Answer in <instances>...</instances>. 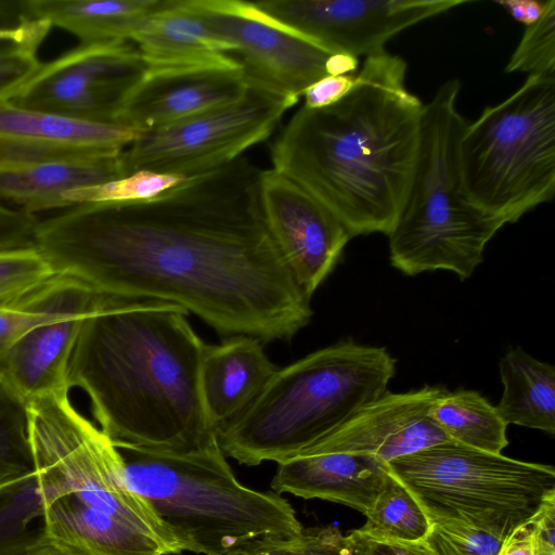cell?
<instances>
[{
    "instance_id": "cell-26",
    "label": "cell",
    "mask_w": 555,
    "mask_h": 555,
    "mask_svg": "<svg viewBox=\"0 0 555 555\" xmlns=\"http://www.w3.org/2000/svg\"><path fill=\"white\" fill-rule=\"evenodd\" d=\"M430 416L455 443L491 453H502L508 444L507 425L477 391H448L434 403Z\"/></svg>"
},
{
    "instance_id": "cell-11",
    "label": "cell",
    "mask_w": 555,
    "mask_h": 555,
    "mask_svg": "<svg viewBox=\"0 0 555 555\" xmlns=\"http://www.w3.org/2000/svg\"><path fill=\"white\" fill-rule=\"evenodd\" d=\"M145 72L138 49L127 41L80 43L42 63L9 101L30 109L116 124Z\"/></svg>"
},
{
    "instance_id": "cell-29",
    "label": "cell",
    "mask_w": 555,
    "mask_h": 555,
    "mask_svg": "<svg viewBox=\"0 0 555 555\" xmlns=\"http://www.w3.org/2000/svg\"><path fill=\"white\" fill-rule=\"evenodd\" d=\"M190 178L158 173L147 170L135 171L108 182L74 190L63 196L65 207L90 203H132L155 198L182 184Z\"/></svg>"
},
{
    "instance_id": "cell-16",
    "label": "cell",
    "mask_w": 555,
    "mask_h": 555,
    "mask_svg": "<svg viewBox=\"0 0 555 555\" xmlns=\"http://www.w3.org/2000/svg\"><path fill=\"white\" fill-rule=\"evenodd\" d=\"M140 131L18 106L0 101V165L96 158L120 153Z\"/></svg>"
},
{
    "instance_id": "cell-39",
    "label": "cell",
    "mask_w": 555,
    "mask_h": 555,
    "mask_svg": "<svg viewBox=\"0 0 555 555\" xmlns=\"http://www.w3.org/2000/svg\"><path fill=\"white\" fill-rule=\"evenodd\" d=\"M354 83L356 74L326 76L304 91V106L317 109L332 105L343 99Z\"/></svg>"
},
{
    "instance_id": "cell-21",
    "label": "cell",
    "mask_w": 555,
    "mask_h": 555,
    "mask_svg": "<svg viewBox=\"0 0 555 555\" xmlns=\"http://www.w3.org/2000/svg\"><path fill=\"white\" fill-rule=\"evenodd\" d=\"M131 40L137 43L146 70L242 69L229 55L231 47L209 30L186 0H166Z\"/></svg>"
},
{
    "instance_id": "cell-19",
    "label": "cell",
    "mask_w": 555,
    "mask_h": 555,
    "mask_svg": "<svg viewBox=\"0 0 555 555\" xmlns=\"http://www.w3.org/2000/svg\"><path fill=\"white\" fill-rule=\"evenodd\" d=\"M276 370L258 338L237 335L219 345H207L201 366V392L217 435L245 413Z\"/></svg>"
},
{
    "instance_id": "cell-37",
    "label": "cell",
    "mask_w": 555,
    "mask_h": 555,
    "mask_svg": "<svg viewBox=\"0 0 555 555\" xmlns=\"http://www.w3.org/2000/svg\"><path fill=\"white\" fill-rule=\"evenodd\" d=\"M35 215L0 204V251L36 247Z\"/></svg>"
},
{
    "instance_id": "cell-28",
    "label": "cell",
    "mask_w": 555,
    "mask_h": 555,
    "mask_svg": "<svg viewBox=\"0 0 555 555\" xmlns=\"http://www.w3.org/2000/svg\"><path fill=\"white\" fill-rule=\"evenodd\" d=\"M364 516L366 521L359 530L385 541L420 542L431 526L414 495L390 472L383 490Z\"/></svg>"
},
{
    "instance_id": "cell-4",
    "label": "cell",
    "mask_w": 555,
    "mask_h": 555,
    "mask_svg": "<svg viewBox=\"0 0 555 555\" xmlns=\"http://www.w3.org/2000/svg\"><path fill=\"white\" fill-rule=\"evenodd\" d=\"M69 389L25 403L50 544L67 555H176L181 543L131 491L112 440Z\"/></svg>"
},
{
    "instance_id": "cell-2",
    "label": "cell",
    "mask_w": 555,
    "mask_h": 555,
    "mask_svg": "<svg viewBox=\"0 0 555 555\" xmlns=\"http://www.w3.org/2000/svg\"><path fill=\"white\" fill-rule=\"evenodd\" d=\"M173 304L105 295L85 319L67 375L115 446L189 452L215 444L201 366L207 347Z\"/></svg>"
},
{
    "instance_id": "cell-13",
    "label": "cell",
    "mask_w": 555,
    "mask_h": 555,
    "mask_svg": "<svg viewBox=\"0 0 555 555\" xmlns=\"http://www.w3.org/2000/svg\"><path fill=\"white\" fill-rule=\"evenodd\" d=\"M468 0H271L255 5L330 53L385 52L400 31Z\"/></svg>"
},
{
    "instance_id": "cell-36",
    "label": "cell",
    "mask_w": 555,
    "mask_h": 555,
    "mask_svg": "<svg viewBox=\"0 0 555 555\" xmlns=\"http://www.w3.org/2000/svg\"><path fill=\"white\" fill-rule=\"evenodd\" d=\"M38 48L0 40V101L9 100L41 66Z\"/></svg>"
},
{
    "instance_id": "cell-10",
    "label": "cell",
    "mask_w": 555,
    "mask_h": 555,
    "mask_svg": "<svg viewBox=\"0 0 555 555\" xmlns=\"http://www.w3.org/2000/svg\"><path fill=\"white\" fill-rule=\"evenodd\" d=\"M295 104L248 82L247 93L235 103L141 132L121 152L124 175L147 170L194 178L214 171L269 138Z\"/></svg>"
},
{
    "instance_id": "cell-5",
    "label": "cell",
    "mask_w": 555,
    "mask_h": 555,
    "mask_svg": "<svg viewBox=\"0 0 555 555\" xmlns=\"http://www.w3.org/2000/svg\"><path fill=\"white\" fill-rule=\"evenodd\" d=\"M115 447L128 488L150 505L183 552L236 555L304 529L287 500L236 479L219 442L189 452Z\"/></svg>"
},
{
    "instance_id": "cell-23",
    "label": "cell",
    "mask_w": 555,
    "mask_h": 555,
    "mask_svg": "<svg viewBox=\"0 0 555 555\" xmlns=\"http://www.w3.org/2000/svg\"><path fill=\"white\" fill-rule=\"evenodd\" d=\"M166 0H27L31 15L66 30L81 44L131 40Z\"/></svg>"
},
{
    "instance_id": "cell-34",
    "label": "cell",
    "mask_w": 555,
    "mask_h": 555,
    "mask_svg": "<svg viewBox=\"0 0 555 555\" xmlns=\"http://www.w3.org/2000/svg\"><path fill=\"white\" fill-rule=\"evenodd\" d=\"M236 555H350L347 538L335 526L302 529L292 538L255 543Z\"/></svg>"
},
{
    "instance_id": "cell-35",
    "label": "cell",
    "mask_w": 555,
    "mask_h": 555,
    "mask_svg": "<svg viewBox=\"0 0 555 555\" xmlns=\"http://www.w3.org/2000/svg\"><path fill=\"white\" fill-rule=\"evenodd\" d=\"M50 29L31 15L27 0H0V40L39 48Z\"/></svg>"
},
{
    "instance_id": "cell-18",
    "label": "cell",
    "mask_w": 555,
    "mask_h": 555,
    "mask_svg": "<svg viewBox=\"0 0 555 555\" xmlns=\"http://www.w3.org/2000/svg\"><path fill=\"white\" fill-rule=\"evenodd\" d=\"M387 464L369 455L304 452L278 464L271 481L275 493L344 504L363 515L383 490Z\"/></svg>"
},
{
    "instance_id": "cell-38",
    "label": "cell",
    "mask_w": 555,
    "mask_h": 555,
    "mask_svg": "<svg viewBox=\"0 0 555 555\" xmlns=\"http://www.w3.org/2000/svg\"><path fill=\"white\" fill-rule=\"evenodd\" d=\"M350 555H427L418 542H396L371 538L354 529L346 534Z\"/></svg>"
},
{
    "instance_id": "cell-31",
    "label": "cell",
    "mask_w": 555,
    "mask_h": 555,
    "mask_svg": "<svg viewBox=\"0 0 555 555\" xmlns=\"http://www.w3.org/2000/svg\"><path fill=\"white\" fill-rule=\"evenodd\" d=\"M505 72L555 75V0L546 1L541 17L526 27Z\"/></svg>"
},
{
    "instance_id": "cell-24",
    "label": "cell",
    "mask_w": 555,
    "mask_h": 555,
    "mask_svg": "<svg viewBox=\"0 0 555 555\" xmlns=\"http://www.w3.org/2000/svg\"><path fill=\"white\" fill-rule=\"evenodd\" d=\"M503 393L495 406L502 421L555 434V369L522 348L509 349L500 360Z\"/></svg>"
},
{
    "instance_id": "cell-14",
    "label": "cell",
    "mask_w": 555,
    "mask_h": 555,
    "mask_svg": "<svg viewBox=\"0 0 555 555\" xmlns=\"http://www.w3.org/2000/svg\"><path fill=\"white\" fill-rule=\"evenodd\" d=\"M259 201L294 278L311 299L352 236L320 202L274 169L260 171Z\"/></svg>"
},
{
    "instance_id": "cell-8",
    "label": "cell",
    "mask_w": 555,
    "mask_h": 555,
    "mask_svg": "<svg viewBox=\"0 0 555 555\" xmlns=\"http://www.w3.org/2000/svg\"><path fill=\"white\" fill-rule=\"evenodd\" d=\"M462 189L506 223L555 192V75H529L503 102L467 122L459 144Z\"/></svg>"
},
{
    "instance_id": "cell-41",
    "label": "cell",
    "mask_w": 555,
    "mask_h": 555,
    "mask_svg": "<svg viewBox=\"0 0 555 555\" xmlns=\"http://www.w3.org/2000/svg\"><path fill=\"white\" fill-rule=\"evenodd\" d=\"M496 555H539L530 522L509 533Z\"/></svg>"
},
{
    "instance_id": "cell-12",
    "label": "cell",
    "mask_w": 555,
    "mask_h": 555,
    "mask_svg": "<svg viewBox=\"0 0 555 555\" xmlns=\"http://www.w3.org/2000/svg\"><path fill=\"white\" fill-rule=\"evenodd\" d=\"M209 30L229 44L246 80L298 102L304 91L328 76L332 53L276 22L255 3L238 0H186Z\"/></svg>"
},
{
    "instance_id": "cell-6",
    "label": "cell",
    "mask_w": 555,
    "mask_h": 555,
    "mask_svg": "<svg viewBox=\"0 0 555 555\" xmlns=\"http://www.w3.org/2000/svg\"><path fill=\"white\" fill-rule=\"evenodd\" d=\"M397 360L350 339L278 367L255 402L218 435L225 456L256 466L283 463L387 391Z\"/></svg>"
},
{
    "instance_id": "cell-42",
    "label": "cell",
    "mask_w": 555,
    "mask_h": 555,
    "mask_svg": "<svg viewBox=\"0 0 555 555\" xmlns=\"http://www.w3.org/2000/svg\"><path fill=\"white\" fill-rule=\"evenodd\" d=\"M358 67V57L346 53H332L326 62L328 76L352 75Z\"/></svg>"
},
{
    "instance_id": "cell-30",
    "label": "cell",
    "mask_w": 555,
    "mask_h": 555,
    "mask_svg": "<svg viewBox=\"0 0 555 555\" xmlns=\"http://www.w3.org/2000/svg\"><path fill=\"white\" fill-rule=\"evenodd\" d=\"M34 468L26 406L0 386V483Z\"/></svg>"
},
{
    "instance_id": "cell-17",
    "label": "cell",
    "mask_w": 555,
    "mask_h": 555,
    "mask_svg": "<svg viewBox=\"0 0 555 555\" xmlns=\"http://www.w3.org/2000/svg\"><path fill=\"white\" fill-rule=\"evenodd\" d=\"M247 91L242 69L146 70L126 99L116 124L150 132L235 103Z\"/></svg>"
},
{
    "instance_id": "cell-7",
    "label": "cell",
    "mask_w": 555,
    "mask_h": 555,
    "mask_svg": "<svg viewBox=\"0 0 555 555\" xmlns=\"http://www.w3.org/2000/svg\"><path fill=\"white\" fill-rule=\"evenodd\" d=\"M461 82L444 81L424 104L412 180L389 237L390 263L405 275L448 270L468 279L505 223L463 192L459 144L467 120L457 109Z\"/></svg>"
},
{
    "instance_id": "cell-27",
    "label": "cell",
    "mask_w": 555,
    "mask_h": 555,
    "mask_svg": "<svg viewBox=\"0 0 555 555\" xmlns=\"http://www.w3.org/2000/svg\"><path fill=\"white\" fill-rule=\"evenodd\" d=\"M50 544L36 470L0 483V555Z\"/></svg>"
},
{
    "instance_id": "cell-3",
    "label": "cell",
    "mask_w": 555,
    "mask_h": 555,
    "mask_svg": "<svg viewBox=\"0 0 555 555\" xmlns=\"http://www.w3.org/2000/svg\"><path fill=\"white\" fill-rule=\"evenodd\" d=\"M405 76L402 57L367 56L343 99L317 109L302 105L271 146L272 169L320 202L352 237L388 235L412 180L424 104Z\"/></svg>"
},
{
    "instance_id": "cell-32",
    "label": "cell",
    "mask_w": 555,
    "mask_h": 555,
    "mask_svg": "<svg viewBox=\"0 0 555 555\" xmlns=\"http://www.w3.org/2000/svg\"><path fill=\"white\" fill-rule=\"evenodd\" d=\"M427 555H496L502 541L451 520H435L418 542Z\"/></svg>"
},
{
    "instance_id": "cell-1",
    "label": "cell",
    "mask_w": 555,
    "mask_h": 555,
    "mask_svg": "<svg viewBox=\"0 0 555 555\" xmlns=\"http://www.w3.org/2000/svg\"><path fill=\"white\" fill-rule=\"evenodd\" d=\"M260 171L238 157L149 201L70 207L38 222L36 247L101 294L177 305L223 336L291 341L311 299L264 219Z\"/></svg>"
},
{
    "instance_id": "cell-25",
    "label": "cell",
    "mask_w": 555,
    "mask_h": 555,
    "mask_svg": "<svg viewBox=\"0 0 555 555\" xmlns=\"http://www.w3.org/2000/svg\"><path fill=\"white\" fill-rule=\"evenodd\" d=\"M102 296L80 280L57 273L30 292L0 302V386L7 354L25 333L65 311L93 306Z\"/></svg>"
},
{
    "instance_id": "cell-9",
    "label": "cell",
    "mask_w": 555,
    "mask_h": 555,
    "mask_svg": "<svg viewBox=\"0 0 555 555\" xmlns=\"http://www.w3.org/2000/svg\"><path fill=\"white\" fill-rule=\"evenodd\" d=\"M430 521L451 520L503 541L555 499L552 465L525 462L452 441L387 463Z\"/></svg>"
},
{
    "instance_id": "cell-45",
    "label": "cell",
    "mask_w": 555,
    "mask_h": 555,
    "mask_svg": "<svg viewBox=\"0 0 555 555\" xmlns=\"http://www.w3.org/2000/svg\"><path fill=\"white\" fill-rule=\"evenodd\" d=\"M11 300V299H10ZM0 302H3V301H0Z\"/></svg>"
},
{
    "instance_id": "cell-20",
    "label": "cell",
    "mask_w": 555,
    "mask_h": 555,
    "mask_svg": "<svg viewBox=\"0 0 555 555\" xmlns=\"http://www.w3.org/2000/svg\"><path fill=\"white\" fill-rule=\"evenodd\" d=\"M104 296L93 306L65 311L25 333L7 354L1 387L24 404L69 389L68 367L82 323Z\"/></svg>"
},
{
    "instance_id": "cell-15",
    "label": "cell",
    "mask_w": 555,
    "mask_h": 555,
    "mask_svg": "<svg viewBox=\"0 0 555 555\" xmlns=\"http://www.w3.org/2000/svg\"><path fill=\"white\" fill-rule=\"evenodd\" d=\"M447 392L440 386H424L400 393L386 391L304 452L362 454L387 464L449 442L451 440L430 416L434 403Z\"/></svg>"
},
{
    "instance_id": "cell-22",
    "label": "cell",
    "mask_w": 555,
    "mask_h": 555,
    "mask_svg": "<svg viewBox=\"0 0 555 555\" xmlns=\"http://www.w3.org/2000/svg\"><path fill=\"white\" fill-rule=\"evenodd\" d=\"M121 152L79 160L0 165V204L31 215L64 208L66 193L125 177Z\"/></svg>"
},
{
    "instance_id": "cell-40",
    "label": "cell",
    "mask_w": 555,
    "mask_h": 555,
    "mask_svg": "<svg viewBox=\"0 0 555 555\" xmlns=\"http://www.w3.org/2000/svg\"><path fill=\"white\" fill-rule=\"evenodd\" d=\"M539 555H555V499L546 502L530 521Z\"/></svg>"
},
{
    "instance_id": "cell-33",
    "label": "cell",
    "mask_w": 555,
    "mask_h": 555,
    "mask_svg": "<svg viewBox=\"0 0 555 555\" xmlns=\"http://www.w3.org/2000/svg\"><path fill=\"white\" fill-rule=\"evenodd\" d=\"M56 274L37 247L0 251V301L20 297Z\"/></svg>"
},
{
    "instance_id": "cell-43",
    "label": "cell",
    "mask_w": 555,
    "mask_h": 555,
    "mask_svg": "<svg viewBox=\"0 0 555 555\" xmlns=\"http://www.w3.org/2000/svg\"><path fill=\"white\" fill-rule=\"evenodd\" d=\"M546 5V1H533V0H524V14H525V25H531L537 22L544 12Z\"/></svg>"
},
{
    "instance_id": "cell-44",
    "label": "cell",
    "mask_w": 555,
    "mask_h": 555,
    "mask_svg": "<svg viewBox=\"0 0 555 555\" xmlns=\"http://www.w3.org/2000/svg\"><path fill=\"white\" fill-rule=\"evenodd\" d=\"M17 555H67L52 544L43 545Z\"/></svg>"
}]
</instances>
